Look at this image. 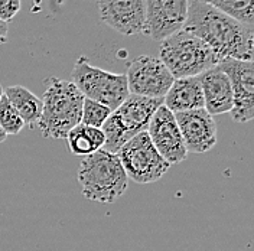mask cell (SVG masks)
<instances>
[{
	"mask_svg": "<svg viewBox=\"0 0 254 251\" xmlns=\"http://www.w3.org/2000/svg\"><path fill=\"white\" fill-rule=\"evenodd\" d=\"M218 9L225 15L231 16L238 22L254 28L253 0H198Z\"/></svg>",
	"mask_w": 254,
	"mask_h": 251,
	"instance_id": "ac0fdd59",
	"label": "cell"
},
{
	"mask_svg": "<svg viewBox=\"0 0 254 251\" xmlns=\"http://www.w3.org/2000/svg\"><path fill=\"white\" fill-rule=\"evenodd\" d=\"M117 156L127 178L136 184H153L171 168L159 155L146 131L127 140L117 152Z\"/></svg>",
	"mask_w": 254,
	"mask_h": 251,
	"instance_id": "52a82bcc",
	"label": "cell"
},
{
	"mask_svg": "<svg viewBox=\"0 0 254 251\" xmlns=\"http://www.w3.org/2000/svg\"><path fill=\"white\" fill-rule=\"evenodd\" d=\"M6 139H7V134H6V133L3 131V128L0 127V143H3Z\"/></svg>",
	"mask_w": 254,
	"mask_h": 251,
	"instance_id": "603a6c76",
	"label": "cell"
},
{
	"mask_svg": "<svg viewBox=\"0 0 254 251\" xmlns=\"http://www.w3.org/2000/svg\"><path fill=\"white\" fill-rule=\"evenodd\" d=\"M163 106L172 113L204 109V94L198 77L175 79L163 97Z\"/></svg>",
	"mask_w": 254,
	"mask_h": 251,
	"instance_id": "9a60e30c",
	"label": "cell"
},
{
	"mask_svg": "<svg viewBox=\"0 0 254 251\" xmlns=\"http://www.w3.org/2000/svg\"><path fill=\"white\" fill-rule=\"evenodd\" d=\"M202 94L204 109L211 116H218L233 110V90L230 79L218 66H214L198 75Z\"/></svg>",
	"mask_w": 254,
	"mask_h": 251,
	"instance_id": "5bb4252c",
	"label": "cell"
},
{
	"mask_svg": "<svg viewBox=\"0 0 254 251\" xmlns=\"http://www.w3.org/2000/svg\"><path fill=\"white\" fill-rule=\"evenodd\" d=\"M101 20L125 36L143 33L146 0H98Z\"/></svg>",
	"mask_w": 254,
	"mask_h": 251,
	"instance_id": "4fadbf2b",
	"label": "cell"
},
{
	"mask_svg": "<svg viewBox=\"0 0 254 251\" xmlns=\"http://www.w3.org/2000/svg\"><path fill=\"white\" fill-rule=\"evenodd\" d=\"M1 95H3V87L0 85V98H1Z\"/></svg>",
	"mask_w": 254,
	"mask_h": 251,
	"instance_id": "cb8c5ba5",
	"label": "cell"
},
{
	"mask_svg": "<svg viewBox=\"0 0 254 251\" xmlns=\"http://www.w3.org/2000/svg\"><path fill=\"white\" fill-rule=\"evenodd\" d=\"M175 119L188 153L202 155L217 144V125L205 109L175 113Z\"/></svg>",
	"mask_w": 254,
	"mask_h": 251,
	"instance_id": "7c38bea8",
	"label": "cell"
},
{
	"mask_svg": "<svg viewBox=\"0 0 254 251\" xmlns=\"http://www.w3.org/2000/svg\"><path fill=\"white\" fill-rule=\"evenodd\" d=\"M7 33H9V23L0 20V44L7 42Z\"/></svg>",
	"mask_w": 254,
	"mask_h": 251,
	"instance_id": "7402d4cb",
	"label": "cell"
},
{
	"mask_svg": "<svg viewBox=\"0 0 254 251\" xmlns=\"http://www.w3.org/2000/svg\"><path fill=\"white\" fill-rule=\"evenodd\" d=\"M77 176L82 195L100 204L116 202L128 188V178L119 156L103 149L82 157Z\"/></svg>",
	"mask_w": 254,
	"mask_h": 251,
	"instance_id": "3957f363",
	"label": "cell"
},
{
	"mask_svg": "<svg viewBox=\"0 0 254 251\" xmlns=\"http://www.w3.org/2000/svg\"><path fill=\"white\" fill-rule=\"evenodd\" d=\"M159 60L175 79L198 77L220 63V58L204 41L187 31L176 32L162 41Z\"/></svg>",
	"mask_w": 254,
	"mask_h": 251,
	"instance_id": "277c9868",
	"label": "cell"
},
{
	"mask_svg": "<svg viewBox=\"0 0 254 251\" xmlns=\"http://www.w3.org/2000/svg\"><path fill=\"white\" fill-rule=\"evenodd\" d=\"M68 150L74 156H88L97 150L103 149L106 137L101 128H95L90 126H84L79 123L66 134Z\"/></svg>",
	"mask_w": 254,
	"mask_h": 251,
	"instance_id": "e0dca14e",
	"label": "cell"
},
{
	"mask_svg": "<svg viewBox=\"0 0 254 251\" xmlns=\"http://www.w3.org/2000/svg\"><path fill=\"white\" fill-rule=\"evenodd\" d=\"M162 104L163 98L128 94L116 110L111 111L110 117L101 127L106 137L103 150L117 155L127 140L147 130L152 116Z\"/></svg>",
	"mask_w": 254,
	"mask_h": 251,
	"instance_id": "5b68a950",
	"label": "cell"
},
{
	"mask_svg": "<svg viewBox=\"0 0 254 251\" xmlns=\"http://www.w3.org/2000/svg\"><path fill=\"white\" fill-rule=\"evenodd\" d=\"M42 113L38 120L41 134L47 139H65L81 123L84 95L72 81L49 77L45 81Z\"/></svg>",
	"mask_w": 254,
	"mask_h": 251,
	"instance_id": "7a4b0ae2",
	"label": "cell"
},
{
	"mask_svg": "<svg viewBox=\"0 0 254 251\" xmlns=\"http://www.w3.org/2000/svg\"><path fill=\"white\" fill-rule=\"evenodd\" d=\"M3 94L22 117L25 126L33 128L42 113V100L23 85H9Z\"/></svg>",
	"mask_w": 254,
	"mask_h": 251,
	"instance_id": "2e32d148",
	"label": "cell"
},
{
	"mask_svg": "<svg viewBox=\"0 0 254 251\" xmlns=\"http://www.w3.org/2000/svg\"><path fill=\"white\" fill-rule=\"evenodd\" d=\"M230 79L233 90L231 119L236 123H249L254 117V63L225 58L217 65Z\"/></svg>",
	"mask_w": 254,
	"mask_h": 251,
	"instance_id": "9c48e42d",
	"label": "cell"
},
{
	"mask_svg": "<svg viewBox=\"0 0 254 251\" xmlns=\"http://www.w3.org/2000/svg\"><path fill=\"white\" fill-rule=\"evenodd\" d=\"M190 0H146L143 33L153 41H163L182 31Z\"/></svg>",
	"mask_w": 254,
	"mask_h": 251,
	"instance_id": "8fae6325",
	"label": "cell"
},
{
	"mask_svg": "<svg viewBox=\"0 0 254 251\" xmlns=\"http://www.w3.org/2000/svg\"><path fill=\"white\" fill-rule=\"evenodd\" d=\"M20 0H0V20L9 23L20 10Z\"/></svg>",
	"mask_w": 254,
	"mask_h": 251,
	"instance_id": "44dd1931",
	"label": "cell"
},
{
	"mask_svg": "<svg viewBox=\"0 0 254 251\" xmlns=\"http://www.w3.org/2000/svg\"><path fill=\"white\" fill-rule=\"evenodd\" d=\"M72 82L84 98L97 101L111 111L116 110L130 94L125 74H116L94 66L87 57H79L75 61Z\"/></svg>",
	"mask_w": 254,
	"mask_h": 251,
	"instance_id": "8992f818",
	"label": "cell"
},
{
	"mask_svg": "<svg viewBox=\"0 0 254 251\" xmlns=\"http://www.w3.org/2000/svg\"><path fill=\"white\" fill-rule=\"evenodd\" d=\"M110 114L111 110L109 107L93 100L84 98L82 111H81V125L101 128L106 123V120L110 117Z\"/></svg>",
	"mask_w": 254,
	"mask_h": 251,
	"instance_id": "ffe728a7",
	"label": "cell"
},
{
	"mask_svg": "<svg viewBox=\"0 0 254 251\" xmlns=\"http://www.w3.org/2000/svg\"><path fill=\"white\" fill-rule=\"evenodd\" d=\"M0 127L7 136L19 134L25 127L22 117L19 116L15 107L9 103V100L4 94L0 98Z\"/></svg>",
	"mask_w": 254,
	"mask_h": 251,
	"instance_id": "d6986e66",
	"label": "cell"
},
{
	"mask_svg": "<svg viewBox=\"0 0 254 251\" xmlns=\"http://www.w3.org/2000/svg\"><path fill=\"white\" fill-rule=\"evenodd\" d=\"M182 31L204 41L220 61L225 58L253 61V28L222 13L211 4L190 0Z\"/></svg>",
	"mask_w": 254,
	"mask_h": 251,
	"instance_id": "6da1fadb",
	"label": "cell"
},
{
	"mask_svg": "<svg viewBox=\"0 0 254 251\" xmlns=\"http://www.w3.org/2000/svg\"><path fill=\"white\" fill-rule=\"evenodd\" d=\"M146 133L159 155L169 163V166L179 165L187 160L188 152L185 149L175 114L163 104L152 116Z\"/></svg>",
	"mask_w": 254,
	"mask_h": 251,
	"instance_id": "30bf717a",
	"label": "cell"
},
{
	"mask_svg": "<svg viewBox=\"0 0 254 251\" xmlns=\"http://www.w3.org/2000/svg\"><path fill=\"white\" fill-rule=\"evenodd\" d=\"M125 75L128 93L147 98H163L175 81L165 63L149 55L134 58Z\"/></svg>",
	"mask_w": 254,
	"mask_h": 251,
	"instance_id": "ba28073f",
	"label": "cell"
}]
</instances>
